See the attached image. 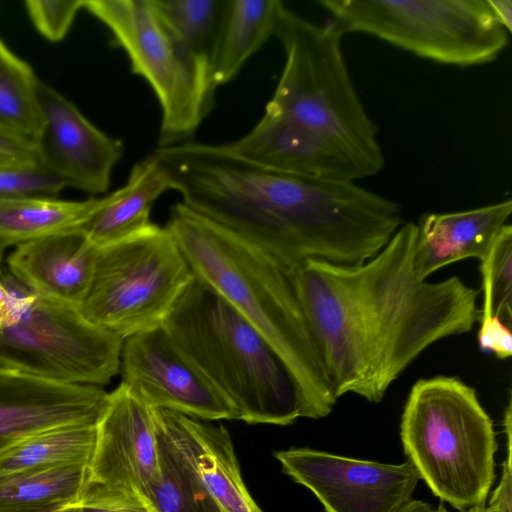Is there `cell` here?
Returning <instances> with one entry per match:
<instances>
[{
    "instance_id": "6da1fadb",
    "label": "cell",
    "mask_w": 512,
    "mask_h": 512,
    "mask_svg": "<svg viewBox=\"0 0 512 512\" xmlns=\"http://www.w3.org/2000/svg\"><path fill=\"white\" fill-rule=\"evenodd\" d=\"M416 223L402 224L373 258L342 265L307 258L291 280L338 399L380 402L431 344L471 331L479 291L452 276L419 281L413 269Z\"/></svg>"
},
{
    "instance_id": "7a4b0ae2",
    "label": "cell",
    "mask_w": 512,
    "mask_h": 512,
    "mask_svg": "<svg viewBox=\"0 0 512 512\" xmlns=\"http://www.w3.org/2000/svg\"><path fill=\"white\" fill-rule=\"evenodd\" d=\"M159 152L235 196L307 258L361 264L403 224L399 203L356 181L272 170L242 159L225 144L188 141Z\"/></svg>"
},
{
    "instance_id": "3957f363",
    "label": "cell",
    "mask_w": 512,
    "mask_h": 512,
    "mask_svg": "<svg viewBox=\"0 0 512 512\" xmlns=\"http://www.w3.org/2000/svg\"><path fill=\"white\" fill-rule=\"evenodd\" d=\"M165 227L193 274L224 297L282 360L299 390L305 418L329 415L337 398L297 298L289 267L182 202L171 208Z\"/></svg>"
},
{
    "instance_id": "277c9868",
    "label": "cell",
    "mask_w": 512,
    "mask_h": 512,
    "mask_svg": "<svg viewBox=\"0 0 512 512\" xmlns=\"http://www.w3.org/2000/svg\"><path fill=\"white\" fill-rule=\"evenodd\" d=\"M248 424L289 425L305 417L288 369L258 331L194 275L162 325Z\"/></svg>"
},
{
    "instance_id": "5b68a950",
    "label": "cell",
    "mask_w": 512,
    "mask_h": 512,
    "mask_svg": "<svg viewBox=\"0 0 512 512\" xmlns=\"http://www.w3.org/2000/svg\"><path fill=\"white\" fill-rule=\"evenodd\" d=\"M285 65L265 112L314 133L348 158L364 178L384 166L378 128L364 108L341 48L343 34L282 6L275 31Z\"/></svg>"
},
{
    "instance_id": "8992f818",
    "label": "cell",
    "mask_w": 512,
    "mask_h": 512,
    "mask_svg": "<svg viewBox=\"0 0 512 512\" xmlns=\"http://www.w3.org/2000/svg\"><path fill=\"white\" fill-rule=\"evenodd\" d=\"M400 435L408 460L436 497L460 512L485 506L495 479L497 442L492 419L472 386L443 375L416 381Z\"/></svg>"
},
{
    "instance_id": "52a82bcc",
    "label": "cell",
    "mask_w": 512,
    "mask_h": 512,
    "mask_svg": "<svg viewBox=\"0 0 512 512\" xmlns=\"http://www.w3.org/2000/svg\"><path fill=\"white\" fill-rule=\"evenodd\" d=\"M343 35L365 33L460 68L493 62L509 33L487 0H319Z\"/></svg>"
},
{
    "instance_id": "ba28073f",
    "label": "cell",
    "mask_w": 512,
    "mask_h": 512,
    "mask_svg": "<svg viewBox=\"0 0 512 512\" xmlns=\"http://www.w3.org/2000/svg\"><path fill=\"white\" fill-rule=\"evenodd\" d=\"M194 274L166 227L151 223L97 247L92 276L77 309L121 339L163 325Z\"/></svg>"
},
{
    "instance_id": "9c48e42d",
    "label": "cell",
    "mask_w": 512,
    "mask_h": 512,
    "mask_svg": "<svg viewBox=\"0 0 512 512\" xmlns=\"http://www.w3.org/2000/svg\"><path fill=\"white\" fill-rule=\"evenodd\" d=\"M112 33L131 70L153 89L162 110L158 148L188 142L214 106L210 62L164 26L148 0H84Z\"/></svg>"
},
{
    "instance_id": "30bf717a",
    "label": "cell",
    "mask_w": 512,
    "mask_h": 512,
    "mask_svg": "<svg viewBox=\"0 0 512 512\" xmlns=\"http://www.w3.org/2000/svg\"><path fill=\"white\" fill-rule=\"evenodd\" d=\"M1 278L14 294L15 310L13 321L0 328V368L100 387L119 373L123 339L10 273Z\"/></svg>"
},
{
    "instance_id": "8fae6325",
    "label": "cell",
    "mask_w": 512,
    "mask_h": 512,
    "mask_svg": "<svg viewBox=\"0 0 512 512\" xmlns=\"http://www.w3.org/2000/svg\"><path fill=\"white\" fill-rule=\"evenodd\" d=\"M96 427L85 488L69 507L131 506L151 512L150 492L160 479L154 408L121 382L108 393Z\"/></svg>"
},
{
    "instance_id": "7c38bea8",
    "label": "cell",
    "mask_w": 512,
    "mask_h": 512,
    "mask_svg": "<svg viewBox=\"0 0 512 512\" xmlns=\"http://www.w3.org/2000/svg\"><path fill=\"white\" fill-rule=\"evenodd\" d=\"M119 372L121 382L151 408L208 421L238 419L231 401L163 326L123 340Z\"/></svg>"
},
{
    "instance_id": "4fadbf2b",
    "label": "cell",
    "mask_w": 512,
    "mask_h": 512,
    "mask_svg": "<svg viewBox=\"0 0 512 512\" xmlns=\"http://www.w3.org/2000/svg\"><path fill=\"white\" fill-rule=\"evenodd\" d=\"M274 455L284 473L312 491L326 512H397L421 480L409 460L385 464L309 448Z\"/></svg>"
},
{
    "instance_id": "5bb4252c",
    "label": "cell",
    "mask_w": 512,
    "mask_h": 512,
    "mask_svg": "<svg viewBox=\"0 0 512 512\" xmlns=\"http://www.w3.org/2000/svg\"><path fill=\"white\" fill-rule=\"evenodd\" d=\"M38 96L44 117L36 143L41 168L67 187L105 193L124 155L123 142L102 132L73 102L40 80Z\"/></svg>"
},
{
    "instance_id": "9a60e30c",
    "label": "cell",
    "mask_w": 512,
    "mask_h": 512,
    "mask_svg": "<svg viewBox=\"0 0 512 512\" xmlns=\"http://www.w3.org/2000/svg\"><path fill=\"white\" fill-rule=\"evenodd\" d=\"M107 395L100 386L61 383L0 368V455L49 429L97 424Z\"/></svg>"
},
{
    "instance_id": "2e32d148",
    "label": "cell",
    "mask_w": 512,
    "mask_h": 512,
    "mask_svg": "<svg viewBox=\"0 0 512 512\" xmlns=\"http://www.w3.org/2000/svg\"><path fill=\"white\" fill-rule=\"evenodd\" d=\"M158 428L191 466L221 512H262L241 477L229 432L154 408Z\"/></svg>"
},
{
    "instance_id": "e0dca14e",
    "label": "cell",
    "mask_w": 512,
    "mask_h": 512,
    "mask_svg": "<svg viewBox=\"0 0 512 512\" xmlns=\"http://www.w3.org/2000/svg\"><path fill=\"white\" fill-rule=\"evenodd\" d=\"M225 145L246 161L284 173L351 181L364 178L329 143L290 120L267 112L250 132Z\"/></svg>"
},
{
    "instance_id": "ac0fdd59",
    "label": "cell",
    "mask_w": 512,
    "mask_h": 512,
    "mask_svg": "<svg viewBox=\"0 0 512 512\" xmlns=\"http://www.w3.org/2000/svg\"><path fill=\"white\" fill-rule=\"evenodd\" d=\"M95 247L77 228L16 245L9 254L10 274L34 292L78 307L88 288Z\"/></svg>"
},
{
    "instance_id": "d6986e66",
    "label": "cell",
    "mask_w": 512,
    "mask_h": 512,
    "mask_svg": "<svg viewBox=\"0 0 512 512\" xmlns=\"http://www.w3.org/2000/svg\"><path fill=\"white\" fill-rule=\"evenodd\" d=\"M512 213L510 199L475 209L427 213L416 224L413 269L419 281L454 262L485 257Z\"/></svg>"
},
{
    "instance_id": "ffe728a7",
    "label": "cell",
    "mask_w": 512,
    "mask_h": 512,
    "mask_svg": "<svg viewBox=\"0 0 512 512\" xmlns=\"http://www.w3.org/2000/svg\"><path fill=\"white\" fill-rule=\"evenodd\" d=\"M167 190H171L168 174L151 153L134 164L123 187L96 198L88 215L75 228L95 247L121 241L151 224V208Z\"/></svg>"
},
{
    "instance_id": "44dd1931",
    "label": "cell",
    "mask_w": 512,
    "mask_h": 512,
    "mask_svg": "<svg viewBox=\"0 0 512 512\" xmlns=\"http://www.w3.org/2000/svg\"><path fill=\"white\" fill-rule=\"evenodd\" d=\"M280 0H226L210 57L217 88L231 81L261 46L275 35Z\"/></svg>"
},
{
    "instance_id": "7402d4cb",
    "label": "cell",
    "mask_w": 512,
    "mask_h": 512,
    "mask_svg": "<svg viewBox=\"0 0 512 512\" xmlns=\"http://www.w3.org/2000/svg\"><path fill=\"white\" fill-rule=\"evenodd\" d=\"M96 198L61 200L44 195H0V242L17 245L77 227Z\"/></svg>"
},
{
    "instance_id": "603a6c76",
    "label": "cell",
    "mask_w": 512,
    "mask_h": 512,
    "mask_svg": "<svg viewBox=\"0 0 512 512\" xmlns=\"http://www.w3.org/2000/svg\"><path fill=\"white\" fill-rule=\"evenodd\" d=\"M89 465L63 466L0 476V512H53L76 503Z\"/></svg>"
},
{
    "instance_id": "cb8c5ba5",
    "label": "cell",
    "mask_w": 512,
    "mask_h": 512,
    "mask_svg": "<svg viewBox=\"0 0 512 512\" xmlns=\"http://www.w3.org/2000/svg\"><path fill=\"white\" fill-rule=\"evenodd\" d=\"M97 424L49 429L15 444L0 455V476L63 466L90 465Z\"/></svg>"
},
{
    "instance_id": "d4e9b609",
    "label": "cell",
    "mask_w": 512,
    "mask_h": 512,
    "mask_svg": "<svg viewBox=\"0 0 512 512\" xmlns=\"http://www.w3.org/2000/svg\"><path fill=\"white\" fill-rule=\"evenodd\" d=\"M39 79L0 39V126L37 143L44 125Z\"/></svg>"
},
{
    "instance_id": "484cf974",
    "label": "cell",
    "mask_w": 512,
    "mask_h": 512,
    "mask_svg": "<svg viewBox=\"0 0 512 512\" xmlns=\"http://www.w3.org/2000/svg\"><path fill=\"white\" fill-rule=\"evenodd\" d=\"M157 430L160 479L150 492L151 512H221L188 462Z\"/></svg>"
},
{
    "instance_id": "4316f807",
    "label": "cell",
    "mask_w": 512,
    "mask_h": 512,
    "mask_svg": "<svg viewBox=\"0 0 512 512\" xmlns=\"http://www.w3.org/2000/svg\"><path fill=\"white\" fill-rule=\"evenodd\" d=\"M148 1L164 26L183 46L210 62L225 1Z\"/></svg>"
},
{
    "instance_id": "83f0119b",
    "label": "cell",
    "mask_w": 512,
    "mask_h": 512,
    "mask_svg": "<svg viewBox=\"0 0 512 512\" xmlns=\"http://www.w3.org/2000/svg\"><path fill=\"white\" fill-rule=\"evenodd\" d=\"M483 301L479 324L512 325V227L505 224L480 260Z\"/></svg>"
},
{
    "instance_id": "f1b7e54d",
    "label": "cell",
    "mask_w": 512,
    "mask_h": 512,
    "mask_svg": "<svg viewBox=\"0 0 512 512\" xmlns=\"http://www.w3.org/2000/svg\"><path fill=\"white\" fill-rule=\"evenodd\" d=\"M84 0H27L26 11L38 32L51 42L63 40Z\"/></svg>"
},
{
    "instance_id": "f546056e",
    "label": "cell",
    "mask_w": 512,
    "mask_h": 512,
    "mask_svg": "<svg viewBox=\"0 0 512 512\" xmlns=\"http://www.w3.org/2000/svg\"><path fill=\"white\" fill-rule=\"evenodd\" d=\"M66 184L42 168L0 172V195L55 196Z\"/></svg>"
},
{
    "instance_id": "4dcf8cb0",
    "label": "cell",
    "mask_w": 512,
    "mask_h": 512,
    "mask_svg": "<svg viewBox=\"0 0 512 512\" xmlns=\"http://www.w3.org/2000/svg\"><path fill=\"white\" fill-rule=\"evenodd\" d=\"M41 168L35 143L0 126V172Z\"/></svg>"
},
{
    "instance_id": "1f68e13d",
    "label": "cell",
    "mask_w": 512,
    "mask_h": 512,
    "mask_svg": "<svg viewBox=\"0 0 512 512\" xmlns=\"http://www.w3.org/2000/svg\"><path fill=\"white\" fill-rule=\"evenodd\" d=\"M505 432L507 456L502 463V475L497 488L492 493L486 512H512V465H511V401L505 412Z\"/></svg>"
},
{
    "instance_id": "d6a6232c",
    "label": "cell",
    "mask_w": 512,
    "mask_h": 512,
    "mask_svg": "<svg viewBox=\"0 0 512 512\" xmlns=\"http://www.w3.org/2000/svg\"><path fill=\"white\" fill-rule=\"evenodd\" d=\"M0 273V328L9 325L14 318L15 298L10 288L3 282Z\"/></svg>"
},
{
    "instance_id": "836d02e7",
    "label": "cell",
    "mask_w": 512,
    "mask_h": 512,
    "mask_svg": "<svg viewBox=\"0 0 512 512\" xmlns=\"http://www.w3.org/2000/svg\"><path fill=\"white\" fill-rule=\"evenodd\" d=\"M492 12L499 23L507 30L512 31V1L511 0H487Z\"/></svg>"
},
{
    "instance_id": "e575fe53",
    "label": "cell",
    "mask_w": 512,
    "mask_h": 512,
    "mask_svg": "<svg viewBox=\"0 0 512 512\" xmlns=\"http://www.w3.org/2000/svg\"><path fill=\"white\" fill-rule=\"evenodd\" d=\"M397 512H449L443 504H440L437 508L432 507L430 504L421 501L411 499Z\"/></svg>"
},
{
    "instance_id": "d590c367",
    "label": "cell",
    "mask_w": 512,
    "mask_h": 512,
    "mask_svg": "<svg viewBox=\"0 0 512 512\" xmlns=\"http://www.w3.org/2000/svg\"><path fill=\"white\" fill-rule=\"evenodd\" d=\"M78 512H150L143 507L114 506V507H76Z\"/></svg>"
},
{
    "instance_id": "8d00e7d4",
    "label": "cell",
    "mask_w": 512,
    "mask_h": 512,
    "mask_svg": "<svg viewBox=\"0 0 512 512\" xmlns=\"http://www.w3.org/2000/svg\"><path fill=\"white\" fill-rule=\"evenodd\" d=\"M485 508H486V506H475V507L468 509L465 512H486Z\"/></svg>"
},
{
    "instance_id": "74e56055",
    "label": "cell",
    "mask_w": 512,
    "mask_h": 512,
    "mask_svg": "<svg viewBox=\"0 0 512 512\" xmlns=\"http://www.w3.org/2000/svg\"><path fill=\"white\" fill-rule=\"evenodd\" d=\"M53 512H78V509L76 507H65L55 510Z\"/></svg>"
},
{
    "instance_id": "f35d334b",
    "label": "cell",
    "mask_w": 512,
    "mask_h": 512,
    "mask_svg": "<svg viewBox=\"0 0 512 512\" xmlns=\"http://www.w3.org/2000/svg\"><path fill=\"white\" fill-rule=\"evenodd\" d=\"M6 248H7V246L4 243L0 242V273H2V271H1V261H2V257H3L4 251H5Z\"/></svg>"
}]
</instances>
